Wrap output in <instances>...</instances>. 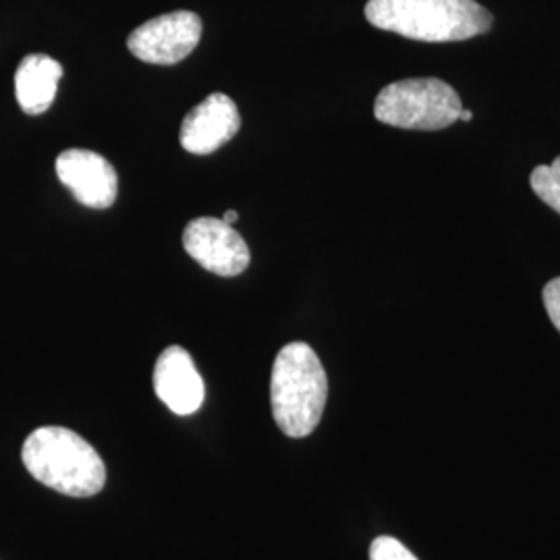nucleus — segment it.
I'll use <instances>...</instances> for the list:
<instances>
[{
	"instance_id": "423d86ee",
	"label": "nucleus",
	"mask_w": 560,
	"mask_h": 560,
	"mask_svg": "<svg viewBox=\"0 0 560 560\" xmlns=\"http://www.w3.org/2000/svg\"><path fill=\"white\" fill-rule=\"evenodd\" d=\"M185 252L212 275L237 277L249 266V247L240 233L222 219H196L183 233Z\"/></svg>"
},
{
	"instance_id": "6e6552de",
	"label": "nucleus",
	"mask_w": 560,
	"mask_h": 560,
	"mask_svg": "<svg viewBox=\"0 0 560 560\" xmlns=\"http://www.w3.org/2000/svg\"><path fill=\"white\" fill-rule=\"evenodd\" d=\"M240 127L237 104L226 94H212L194 106L180 122V145L191 154L208 156L233 140Z\"/></svg>"
},
{
	"instance_id": "4468645a",
	"label": "nucleus",
	"mask_w": 560,
	"mask_h": 560,
	"mask_svg": "<svg viewBox=\"0 0 560 560\" xmlns=\"http://www.w3.org/2000/svg\"><path fill=\"white\" fill-rule=\"evenodd\" d=\"M237 219H240V214H237L235 210H226V212H224V217H222V221L226 222V224H235Z\"/></svg>"
},
{
	"instance_id": "9b49d317",
	"label": "nucleus",
	"mask_w": 560,
	"mask_h": 560,
	"mask_svg": "<svg viewBox=\"0 0 560 560\" xmlns=\"http://www.w3.org/2000/svg\"><path fill=\"white\" fill-rule=\"evenodd\" d=\"M529 185L544 203L560 214V156L552 164H541L532 171Z\"/></svg>"
},
{
	"instance_id": "f8f14e48",
	"label": "nucleus",
	"mask_w": 560,
	"mask_h": 560,
	"mask_svg": "<svg viewBox=\"0 0 560 560\" xmlns=\"http://www.w3.org/2000/svg\"><path fill=\"white\" fill-rule=\"evenodd\" d=\"M370 560H418V557L399 540L390 536H381L370 546Z\"/></svg>"
},
{
	"instance_id": "39448f33",
	"label": "nucleus",
	"mask_w": 560,
	"mask_h": 560,
	"mask_svg": "<svg viewBox=\"0 0 560 560\" xmlns=\"http://www.w3.org/2000/svg\"><path fill=\"white\" fill-rule=\"evenodd\" d=\"M200 38V18L191 11H175L141 23L131 32L127 48L150 65H177L196 50Z\"/></svg>"
},
{
	"instance_id": "20e7f679",
	"label": "nucleus",
	"mask_w": 560,
	"mask_h": 560,
	"mask_svg": "<svg viewBox=\"0 0 560 560\" xmlns=\"http://www.w3.org/2000/svg\"><path fill=\"white\" fill-rule=\"evenodd\" d=\"M463 104L453 85L436 78H413L386 85L374 104L376 119L418 131H439L460 119Z\"/></svg>"
},
{
	"instance_id": "0eeeda50",
	"label": "nucleus",
	"mask_w": 560,
	"mask_h": 560,
	"mask_svg": "<svg viewBox=\"0 0 560 560\" xmlns=\"http://www.w3.org/2000/svg\"><path fill=\"white\" fill-rule=\"evenodd\" d=\"M59 180L85 208H110L119 194V177L110 162L90 150H67L57 159Z\"/></svg>"
},
{
	"instance_id": "2eb2a0df",
	"label": "nucleus",
	"mask_w": 560,
	"mask_h": 560,
	"mask_svg": "<svg viewBox=\"0 0 560 560\" xmlns=\"http://www.w3.org/2000/svg\"><path fill=\"white\" fill-rule=\"evenodd\" d=\"M460 119H463V120L474 119V115H471V110H465V108H463V113H460Z\"/></svg>"
},
{
	"instance_id": "f257e3e1",
	"label": "nucleus",
	"mask_w": 560,
	"mask_h": 560,
	"mask_svg": "<svg viewBox=\"0 0 560 560\" xmlns=\"http://www.w3.org/2000/svg\"><path fill=\"white\" fill-rule=\"evenodd\" d=\"M21 459L34 480L65 497H94L106 481V467L96 448L69 428L34 430L23 442Z\"/></svg>"
},
{
	"instance_id": "f03ea898",
	"label": "nucleus",
	"mask_w": 560,
	"mask_h": 560,
	"mask_svg": "<svg viewBox=\"0 0 560 560\" xmlns=\"http://www.w3.org/2000/svg\"><path fill=\"white\" fill-rule=\"evenodd\" d=\"M365 20L420 42L469 40L492 27V15L476 0H370Z\"/></svg>"
},
{
	"instance_id": "ddd939ff",
	"label": "nucleus",
	"mask_w": 560,
	"mask_h": 560,
	"mask_svg": "<svg viewBox=\"0 0 560 560\" xmlns=\"http://www.w3.org/2000/svg\"><path fill=\"white\" fill-rule=\"evenodd\" d=\"M541 300H544V305H546V312H548L550 320H552L555 328L560 332V277L559 279L550 280L544 287Z\"/></svg>"
},
{
	"instance_id": "7ed1b4c3",
	"label": "nucleus",
	"mask_w": 560,
	"mask_h": 560,
	"mask_svg": "<svg viewBox=\"0 0 560 560\" xmlns=\"http://www.w3.org/2000/svg\"><path fill=\"white\" fill-rule=\"evenodd\" d=\"M328 378L307 342L284 345L272 365L270 400L275 421L289 439L310 436L322 420Z\"/></svg>"
},
{
	"instance_id": "9d476101",
	"label": "nucleus",
	"mask_w": 560,
	"mask_h": 560,
	"mask_svg": "<svg viewBox=\"0 0 560 560\" xmlns=\"http://www.w3.org/2000/svg\"><path fill=\"white\" fill-rule=\"evenodd\" d=\"M62 67L48 55H27L15 73V96L25 115H42L57 98Z\"/></svg>"
},
{
	"instance_id": "1a4fd4ad",
	"label": "nucleus",
	"mask_w": 560,
	"mask_h": 560,
	"mask_svg": "<svg viewBox=\"0 0 560 560\" xmlns=\"http://www.w3.org/2000/svg\"><path fill=\"white\" fill-rule=\"evenodd\" d=\"M154 390L177 416H191L206 399V386L191 355L183 347H168L154 368Z\"/></svg>"
}]
</instances>
